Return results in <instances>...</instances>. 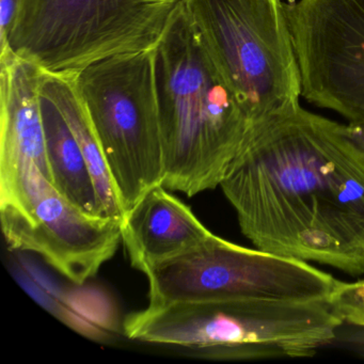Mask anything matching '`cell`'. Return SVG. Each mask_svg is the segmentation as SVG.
<instances>
[{"instance_id": "1", "label": "cell", "mask_w": 364, "mask_h": 364, "mask_svg": "<svg viewBox=\"0 0 364 364\" xmlns=\"http://www.w3.org/2000/svg\"><path fill=\"white\" fill-rule=\"evenodd\" d=\"M219 186L255 248L364 274V149L345 124L302 107L266 123Z\"/></svg>"}, {"instance_id": "2", "label": "cell", "mask_w": 364, "mask_h": 364, "mask_svg": "<svg viewBox=\"0 0 364 364\" xmlns=\"http://www.w3.org/2000/svg\"><path fill=\"white\" fill-rule=\"evenodd\" d=\"M156 84L163 186L188 197L216 188L253 127L202 46L184 3L157 46Z\"/></svg>"}, {"instance_id": "3", "label": "cell", "mask_w": 364, "mask_h": 364, "mask_svg": "<svg viewBox=\"0 0 364 364\" xmlns=\"http://www.w3.org/2000/svg\"><path fill=\"white\" fill-rule=\"evenodd\" d=\"M343 321L327 299L176 302L129 315L132 340L201 349L219 359L313 357L336 340Z\"/></svg>"}, {"instance_id": "4", "label": "cell", "mask_w": 364, "mask_h": 364, "mask_svg": "<svg viewBox=\"0 0 364 364\" xmlns=\"http://www.w3.org/2000/svg\"><path fill=\"white\" fill-rule=\"evenodd\" d=\"M184 0H18L0 53L75 78L93 63L159 46Z\"/></svg>"}, {"instance_id": "5", "label": "cell", "mask_w": 364, "mask_h": 364, "mask_svg": "<svg viewBox=\"0 0 364 364\" xmlns=\"http://www.w3.org/2000/svg\"><path fill=\"white\" fill-rule=\"evenodd\" d=\"M184 8L253 131L301 107V75L282 0H184Z\"/></svg>"}, {"instance_id": "6", "label": "cell", "mask_w": 364, "mask_h": 364, "mask_svg": "<svg viewBox=\"0 0 364 364\" xmlns=\"http://www.w3.org/2000/svg\"><path fill=\"white\" fill-rule=\"evenodd\" d=\"M157 48L103 59L74 78L105 156L123 214L163 185Z\"/></svg>"}, {"instance_id": "7", "label": "cell", "mask_w": 364, "mask_h": 364, "mask_svg": "<svg viewBox=\"0 0 364 364\" xmlns=\"http://www.w3.org/2000/svg\"><path fill=\"white\" fill-rule=\"evenodd\" d=\"M152 306L176 302L327 299L338 279L310 262L246 248L212 234L182 255L151 266Z\"/></svg>"}, {"instance_id": "8", "label": "cell", "mask_w": 364, "mask_h": 364, "mask_svg": "<svg viewBox=\"0 0 364 364\" xmlns=\"http://www.w3.org/2000/svg\"><path fill=\"white\" fill-rule=\"evenodd\" d=\"M0 221L10 248L36 253L78 285L122 242L121 219L82 212L31 161L0 168Z\"/></svg>"}, {"instance_id": "9", "label": "cell", "mask_w": 364, "mask_h": 364, "mask_svg": "<svg viewBox=\"0 0 364 364\" xmlns=\"http://www.w3.org/2000/svg\"><path fill=\"white\" fill-rule=\"evenodd\" d=\"M302 97L364 124V0H289Z\"/></svg>"}, {"instance_id": "10", "label": "cell", "mask_w": 364, "mask_h": 364, "mask_svg": "<svg viewBox=\"0 0 364 364\" xmlns=\"http://www.w3.org/2000/svg\"><path fill=\"white\" fill-rule=\"evenodd\" d=\"M121 232L132 266L144 274L151 266L199 246L213 234L163 185L153 187L123 214Z\"/></svg>"}, {"instance_id": "11", "label": "cell", "mask_w": 364, "mask_h": 364, "mask_svg": "<svg viewBox=\"0 0 364 364\" xmlns=\"http://www.w3.org/2000/svg\"><path fill=\"white\" fill-rule=\"evenodd\" d=\"M0 168L31 161L50 181L40 105L41 71L11 52L0 54Z\"/></svg>"}, {"instance_id": "12", "label": "cell", "mask_w": 364, "mask_h": 364, "mask_svg": "<svg viewBox=\"0 0 364 364\" xmlns=\"http://www.w3.org/2000/svg\"><path fill=\"white\" fill-rule=\"evenodd\" d=\"M39 93L50 182L82 212L91 216L107 217L90 168L73 132L56 104L40 86Z\"/></svg>"}, {"instance_id": "13", "label": "cell", "mask_w": 364, "mask_h": 364, "mask_svg": "<svg viewBox=\"0 0 364 364\" xmlns=\"http://www.w3.org/2000/svg\"><path fill=\"white\" fill-rule=\"evenodd\" d=\"M40 88L56 104L73 132L90 168L106 216L109 218H122V208L105 156L102 152L88 114L76 92L74 78L56 77L41 73Z\"/></svg>"}, {"instance_id": "14", "label": "cell", "mask_w": 364, "mask_h": 364, "mask_svg": "<svg viewBox=\"0 0 364 364\" xmlns=\"http://www.w3.org/2000/svg\"><path fill=\"white\" fill-rule=\"evenodd\" d=\"M327 301L343 323L364 328V278L353 282L338 281Z\"/></svg>"}, {"instance_id": "15", "label": "cell", "mask_w": 364, "mask_h": 364, "mask_svg": "<svg viewBox=\"0 0 364 364\" xmlns=\"http://www.w3.org/2000/svg\"><path fill=\"white\" fill-rule=\"evenodd\" d=\"M18 0H0V44L3 46L7 40Z\"/></svg>"}, {"instance_id": "16", "label": "cell", "mask_w": 364, "mask_h": 364, "mask_svg": "<svg viewBox=\"0 0 364 364\" xmlns=\"http://www.w3.org/2000/svg\"><path fill=\"white\" fill-rule=\"evenodd\" d=\"M347 134L355 140L362 149H364V124H345Z\"/></svg>"}]
</instances>
